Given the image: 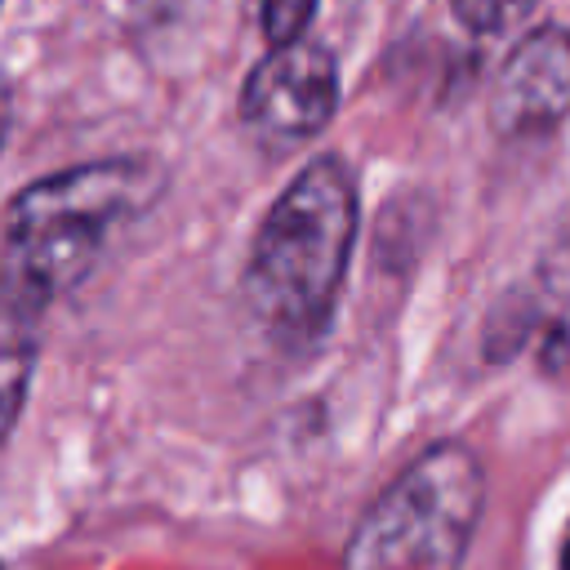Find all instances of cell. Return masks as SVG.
<instances>
[{
	"label": "cell",
	"instance_id": "6da1fadb",
	"mask_svg": "<svg viewBox=\"0 0 570 570\" xmlns=\"http://www.w3.org/2000/svg\"><path fill=\"white\" fill-rule=\"evenodd\" d=\"M165 191L151 156H111L27 183L4 209L0 285L49 307L71 294L102 258L116 227L138 218Z\"/></svg>",
	"mask_w": 570,
	"mask_h": 570
},
{
	"label": "cell",
	"instance_id": "7a4b0ae2",
	"mask_svg": "<svg viewBox=\"0 0 570 570\" xmlns=\"http://www.w3.org/2000/svg\"><path fill=\"white\" fill-rule=\"evenodd\" d=\"M356 240V183L338 156H321L263 214L249 263L245 303L276 343H312L325 334Z\"/></svg>",
	"mask_w": 570,
	"mask_h": 570
},
{
	"label": "cell",
	"instance_id": "3957f363",
	"mask_svg": "<svg viewBox=\"0 0 570 570\" xmlns=\"http://www.w3.org/2000/svg\"><path fill=\"white\" fill-rule=\"evenodd\" d=\"M485 508V472L459 441L423 450L356 521L343 570H459Z\"/></svg>",
	"mask_w": 570,
	"mask_h": 570
},
{
	"label": "cell",
	"instance_id": "277c9868",
	"mask_svg": "<svg viewBox=\"0 0 570 570\" xmlns=\"http://www.w3.org/2000/svg\"><path fill=\"white\" fill-rule=\"evenodd\" d=\"M338 107V67L325 45L289 40L245 76L240 120L272 147H294L330 125Z\"/></svg>",
	"mask_w": 570,
	"mask_h": 570
},
{
	"label": "cell",
	"instance_id": "5b68a950",
	"mask_svg": "<svg viewBox=\"0 0 570 570\" xmlns=\"http://www.w3.org/2000/svg\"><path fill=\"white\" fill-rule=\"evenodd\" d=\"M570 111V31L539 27L530 31L494 80L490 120L508 138L543 134Z\"/></svg>",
	"mask_w": 570,
	"mask_h": 570
},
{
	"label": "cell",
	"instance_id": "8992f818",
	"mask_svg": "<svg viewBox=\"0 0 570 570\" xmlns=\"http://www.w3.org/2000/svg\"><path fill=\"white\" fill-rule=\"evenodd\" d=\"M40 303L0 285V445L22 419L27 387L40 356Z\"/></svg>",
	"mask_w": 570,
	"mask_h": 570
},
{
	"label": "cell",
	"instance_id": "52a82bcc",
	"mask_svg": "<svg viewBox=\"0 0 570 570\" xmlns=\"http://www.w3.org/2000/svg\"><path fill=\"white\" fill-rule=\"evenodd\" d=\"M321 0H258V18H263V36L267 45H289L307 31L312 13Z\"/></svg>",
	"mask_w": 570,
	"mask_h": 570
},
{
	"label": "cell",
	"instance_id": "ba28073f",
	"mask_svg": "<svg viewBox=\"0 0 570 570\" xmlns=\"http://www.w3.org/2000/svg\"><path fill=\"white\" fill-rule=\"evenodd\" d=\"M450 4H454V18H459L468 31L494 36V31L512 27L534 0H450Z\"/></svg>",
	"mask_w": 570,
	"mask_h": 570
},
{
	"label": "cell",
	"instance_id": "9c48e42d",
	"mask_svg": "<svg viewBox=\"0 0 570 570\" xmlns=\"http://www.w3.org/2000/svg\"><path fill=\"white\" fill-rule=\"evenodd\" d=\"M557 570H570V525H566V539H561V557H557Z\"/></svg>",
	"mask_w": 570,
	"mask_h": 570
},
{
	"label": "cell",
	"instance_id": "30bf717a",
	"mask_svg": "<svg viewBox=\"0 0 570 570\" xmlns=\"http://www.w3.org/2000/svg\"><path fill=\"white\" fill-rule=\"evenodd\" d=\"M0 138H4V111H0Z\"/></svg>",
	"mask_w": 570,
	"mask_h": 570
},
{
	"label": "cell",
	"instance_id": "8fae6325",
	"mask_svg": "<svg viewBox=\"0 0 570 570\" xmlns=\"http://www.w3.org/2000/svg\"><path fill=\"white\" fill-rule=\"evenodd\" d=\"M0 570H4V566H0Z\"/></svg>",
	"mask_w": 570,
	"mask_h": 570
}]
</instances>
